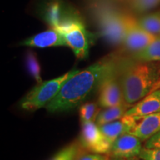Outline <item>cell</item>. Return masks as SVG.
<instances>
[{"label": "cell", "mask_w": 160, "mask_h": 160, "mask_svg": "<svg viewBox=\"0 0 160 160\" xmlns=\"http://www.w3.org/2000/svg\"><path fill=\"white\" fill-rule=\"evenodd\" d=\"M133 57L142 62H160V37L142 51L134 53Z\"/></svg>", "instance_id": "obj_15"}, {"label": "cell", "mask_w": 160, "mask_h": 160, "mask_svg": "<svg viewBox=\"0 0 160 160\" xmlns=\"http://www.w3.org/2000/svg\"><path fill=\"white\" fill-rule=\"evenodd\" d=\"M86 152L79 141H75L56 153L51 160H77L82 153Z\"/></svg>", "instance_id": "obj_16"}, {"label": "cell", "mask_w": 160, "mask_h": 160, "mask_svg": "<svg viewBox=\"0 0 160 160\" xmlns=\"http://www.w3.org/2000/svg\"><path fill=\"white\" fill-rule=\"evenodd\" d=\"M158 88H160V81H159V84H158V85H157V89H158Z\"/></svg>", "instance_id": "obj_26"}, {"label": "cell", "mask_w": 160, "mask_h": 160, "mask_svg": "<svg viewBox=\"0 0 160 160\" xmlns=\"http://www.w3.org/2000/svg\"><path fill=\"white\" fill-rule=\"evenodd\" d=\"M133 19V17L128 15L112 11H104L99 17L101 28V32L99 34L113 45L123 44Z\"/></svg>", "instance_id": "obj_5"}, {"label": "cell", "mask_w": 160, "mask_h": 160, "mask_svg": "<svg viewBox=\"0 0 160 160\" xmlns=\"http://www.w3.org/2000/svg\"><path fill=\"white\" fill-rule=\"evenodd\" d=\"M142 141L131 133H125L112 144L108 155L111 157L128 159L138 157L142 149Z\"/></svg>", "instance_id": "obj_8"}, {"label": "cell", "mask_w": 160, "mask_h": 160, "mask_svg": "<svg viewBox=\"0 0 160 160\" xmlns=\"http://www.w3.org/2000/svg\"><path fill=\"white\" fill-rule=\"evenodd\" d=\"M99 104L87 102L79 108V116L82 122H96L101 109L99 108Z\"/></svg>", "instance_id": "obj_18"}, {"label": "cell", "mask_w": 160, "mask_h": 160, "mask_svg": "<svg viewBox=\"0 0 160 160\" xmlns=\"http://www.w3.org/2000/svg\"><path fill=\"white\" fill-rule=\"evenodd\" d=\"M65 38L67 46L79 59L88 57L89 50L99 34L91 33L86 28L78 13L70 18L57 28Z\"/></svg>", "instance_id": "obj_3"}, {"label": "cell", "mask_w": 160, "mask_h": 160, "mask_svg": "<svg viewBox=\"0 0 160 160\" xmlns=\"http://www.w3.org/2000/svg\"><path fill=\"white\" fill-rule=\"evenodd\" d=\"M109 160H126V159H124V158H118V157H111Z\"/></svg>", "instance_id": "obj_24"}, {"label": "cell", "mask_w": 160, "mask_h": 160, "mask_svg": "<svg viewBox=\"0 0 160 160\" xmlns=\"http://www.w3.org/2000/svg\"><path fill=\"white\" fill-rule=\"evenodd\" d=\"M79 142L87 152L108 155L111 144L106 139L95 122H82Z\"/></svg>", "instance_id": "obj_7"}, {"label": "cell", "mask_w": 160, "mask_h": 160, "mask_svg": "<svg viewBox=\"0 0 160 160\" xmlns=\"http://www.w3.org/2000/svg\"><path fill=\"white\" fill-rule=\"evenodd\" d=\"M122 61L117 68L112 70L103 78L98 88V104L102 108L113 107L125 102L120 84L119 73V66Z\"/></svg>", "instance_id": "obj_6"}, {"label": "cell", "mask_w": 160, "mask_h": 160, "mask_svg": "<svg viewBox=\"0 0 160 160\" xmlns=\"http://www.w3.org/2000/svg\"><path fill=\"white\" fill-rule=\"evenodd\" d=\"M139 119V117L136 116H124L122 119L105 124L99 128L112 145L113 142L119 137L131 133L137 125Z\"/></svg>", "instance_id": "obj_10"}, {"label": "cell", "mask_w": 160, "mask_h": 160, "mask_svg": "<svg viewBox=\"0 0 160 160\" xmlns=\"http://www.w3.org/2000/svg\"><path fill=\"white\" fill-rule=\"evenodd\" d=\"M142 28L155 37H160V13L144 16L137 21Z\"/></svg>", "instance_id": "obj_17"}, {"label": "cell", "mask_w": 160, "mask_h": 160, "mask_svg": "<svg viewBox=\"0 0 160 160\" xmlns=\"http://www.w3.org/2000/svg\"><path fill=\"white\" fill-rule=\"evenodd\" d=\"M155 36L145 31L133 18L126 33L123 45L128 51L137 53L149 45L156 39Z\"/></svg>", "instance_id": "obj_9"}, {"label": "cell", "mask_w": 160, "mask_h": 160, "mask_svg": "<svg viewBox=\"0 0 160 160\" xmlns=\"http://www.w3.org/2000/svg\"><path fill=\"white\" fill-rule=\"evenodd\" d=\"M119 73L125 102L133 105L157 89L160 81V65L153 62H131L123 59Z\"/></svg>", "instance_id": "obj_2"}, {"label": "cell", "mask_w": 160, "mask_h": 160, "mask_svg": "<svg viewBox=\"0 0 160 160\" xmlns=\"http://www.w3.org/2000/svg\"><path fill=\"white\" fill-rule=\"evenodd\" d=\"M131 106L132 105L125 102L121 105L113 106V107L104 108V110L100 111L97 119L96 120V123L100 127L105 124L122 119Z\"/></svg>", "instance_id": "obj_14"}, {"label": "cell", "mask_w": 160, "mask_h": 160, "mask_svg": "<svg viewBox=\"0 0 160 160\" xmlns=\"http://www.w3.org/2000/svg\"><path fill=\"white\" fill-rule=\"evenodd\" d=\"M128 2L130 6L137 12L149 11L160 3V0H128Z\"/></svg>", "instance_id": "obj_20"}, {"label": "cell", "mask_w": 160, "mask_h": 160, "mask_svg": "<svg viewBox=\"0 0 160 160\" xmlns=\"http://www.w3.org/2000/svg\"><path fill=\"white\" fill-rule=\"evenodd\" d=\"M19 45L31 48H45L58 46H67V43L63 35L59 31L51 28L47 31L23 40Z\"/></svg>", "instance_id": "obj_11"}, {"label": "cell", "mask_w": 160, "mask_h": 160, "mask_svg": "<svg viewBox=\"0 0 160 160\" xmlns=\"http://www.w3.org/2000/svg\"><path fill=\"white\" fill-rule=\"evenodd\" d=\"M138 157L142 160H160V149L143 147Z\"/></svg>", "instance_id": "obj_21"}, {"label": "cell", "mask_w": 160, "mask_h": 160, "mask_svg": "<svg viewBox=\"0 0 160 160\" xmlns=\"http://www.w3.org/2000/svg\"><path fill=\"white\" fill-rule=\"evenodd\" d=\"M126 160H142V159H140L138 157H131V158H128V159H126Z\"/></svg>", "instance_id": "obj_25"}, {"label": "cell", "mask_w": 160, "mask_h": 160, "mask_svg": "<svg viewBox=\"0 0 160 160\" xmlns=\"http://www.w3.org/2000/svg\"><path fill=\"white\" fill-rule=\"evenodd\" d=\"M144 147L147 148H159L160 149V132L150 138L145 142Z\"/></svg>", "instance_id": "obj_23"}, {"label": "cell", "mask_w": 160, "mask_h": 160, "mask_svg": "<svg viewBox=\"0 0 160 160\" xmlns=\"http://www.w3.org/2000/svg\"><path fill=\"white\" fill-rule=\"evenodd\" d=\"M160 132V112L144 117H139V121L131 133L142 142H146L150 138Z\"/></svg>", "instance_id": "obj_13"}, {"label": "cell", "mask_w": 160, "mask_h": 160, "mask_svg": "<svg viewBox=\"0 0 160 160\" xmlns=\"http://www.w3.org/2000/svg\"><path fill=\"white\" fill-rule=\"evenodd\" d=\"M122 59L121 53L115 52L79 70L64 83L57 97L46 106V110L49 113H61L76 108L92 92L97 91L103 78L117 68Z\"/></svg>", "instance_id": "obj_1"}, {"label": "cell", "mask_w": 160, "mask_h": 160, "mask_svg": "<svg viewBox=\"0 0 160 160\" xmlns=\"http://www.w3.org/2000/svg\"><path fill=\"white\" fill-rule=\"evenodd\" d=\"M78 71L79 69L73 68L59 77L37 84L20 101L21 109L34 111L45 108L57 97L64 83Z\"/></svg>", "instance_id": "obj_4"}, {"label": "cell", "mask_w": 160, "mask_h": 160, "mask_svg": "<svg viewBox=\"0 0 160 160\" xmlns=\"http://www.w3.org/2000/svg\"><path fill=\"white\" fill-rule=\"evenodd\" d=\"M25 62L28 71L37 82V84L42 82L43 81L41 77V68H40L39 62L38 61L37 56L33 52H28L27 55H26Z\"/></svg>", "instance_id": "obj_19"}, {"label": "cell", "mask_w": 160, "mask_h": 160, "mask_svg": "<svg viewBox=\"0 0 160 160\" xmlns=\"http://www.w3.org/2000/svg\"><path fill=\"white\" fill-rule=\"evenodd\" d=\"M160 112V88L151 91L131 106L125 116L144 117Z\"/></svg>", "instance_id": "obj_12"}, {"label": "cell", "mask_w": 160, "mask_h": 160, "mask_svg": "<svg viewBox=\"0 0 160 160\" xmlns=\"http://www.w3.org/2000/svg\"><path fill=\"white\" fill-rule=\"evenodd\" d=\"M110 156L108 154H101V153H87V151L82 153L77 160H109Z\"/></svg>", "instance_id": "obj_22"}]
</instances>
